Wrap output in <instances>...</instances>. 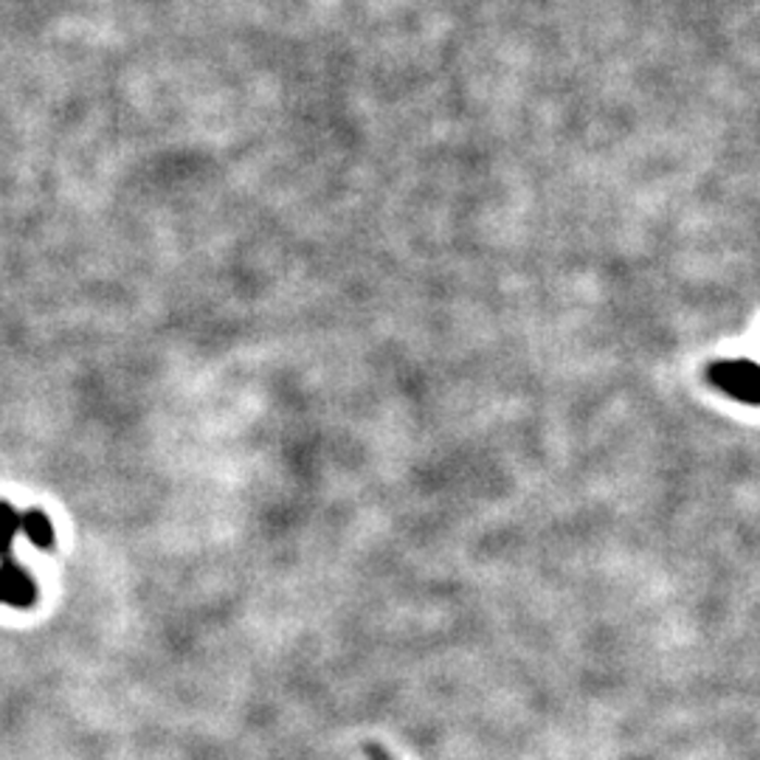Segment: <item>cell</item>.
I'll return each mask as SVG.
<instances>
[{
    "instance_id": "6da1fadb",
    "label": "cell",
    "mask_w": 760,
    "mask_h": 760,
    "mask_svg": "<svg viewBox=\"0 0 760 760\" xmlns=\"http://www.w3.org/2000/svg\"><path fill=\"white\" fill-rule=\"evenodd\" d=\"M710 380L740 403L760 406V367L749 360H721L710 369Z\"/></svg>"
},
{
    "instance_id": "7a4b0ae2",
    "label": "cell",
    "mask_w": 760,
    "mask_h": 760,
    "mask_svg": "<svg viewBox=\"0 0 760 760\" xmlns=\"http://www.w3.org/2000/svg\"><path fill=\"white\" fill-rule=\"evenodd\" d=\"M37 598L35 580L14 564V561H3L0 564V603L14 605V609H28Z\"/></svg>"
},
{
    "instance_id": "3957f363",
    "label": "cell",
    "mask_w": 760,
    "mask_h": 760,
    "mask_svg": "<svg viewBox=\"0 0 760 760\" xmlns=\"http://www.w3.org/2000/svg\"><path fill=\"white\" fill-rule=\"evenodd\" d=\"M21 530L40 550H51L54 547V527H51V522H48L46 513H40V510H28L26 516H21Z\"/></svg>"
},
{
    "instance_id": "277c9868",
    "label": "cell",
    "mask_w": 760,
    "mask_h": 760,
    "mask_svg": "<svg viewBox=\"0 0 760 760\" xmlns=\"http://www.w3.org/2000/svg\"><path fill=\"white\" fill-rule=\"evenodd\" d=\"M21 532V513L9 502H0V564L12 561V541Z\"/></svg>"
},
{
    "instance_id": "5b68a950",
    "label": "cell",
    "mask_w": 760,
    "mask_h": 760,
    "mask_svg": "<svg viewBox=\"0 0 760 760\" xmlns=\"http://www.w3.org/2000/svg\"><path fill=\"white\" fill-rule=\"evenodd\" d=\"M369 755H372V760H392L380 747H369Z\"/></svg>"
}]
</instances>
